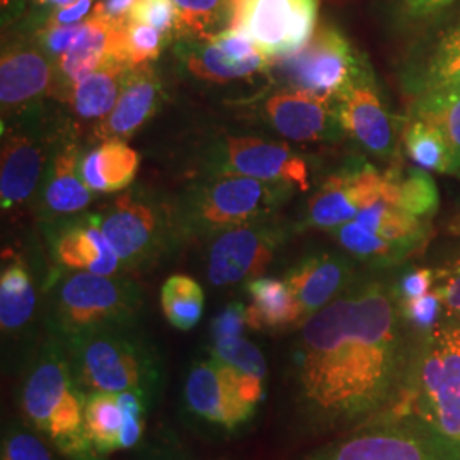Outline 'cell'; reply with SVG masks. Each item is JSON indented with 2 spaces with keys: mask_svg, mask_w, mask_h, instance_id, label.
I'll return each instance as SVG.
<instances>
[{
  "mask_svg": "<svg viewBox=\"0 0 460 460\" xmlns=\"http://www.w3.org/2000/svg\"><path fill=\"white\" fill-rule=\"evenodd\" d=\"M433 290L444 302L445 315L460 319V260L435 271Z\"/></svg>",
  "mask_w": 460,
  "mask_h": 460,
  "instance_id": "7bdbcfd3",
  "label": "cell"
},
{
  "mask_svg": "<svg viewBox=\"0 0 460 460\" xmlns=\"http://www.w3.org/2000/svg\"><path fill=\"white\" fill-rule=\"evenodd\" d=\"M125 421V412L115 393H91L85 397L84 428L91 442L102 456L118 450V437Z\"/></svg>",
  "mask_w": 460,
  "mask_h": 460,
  "instance_id": "836d02e7",
  "label": "cell"
},
{
  "mask_svg": "<svg viewBox=\"0 0 460 460\" xmlns=\"http://www.w3.org/2000/svg\"><path fill=\"white\" fill-rule=\"evenodd\" d=\"M51 256L70 271H89L115 277L123 271L119 258L101 229L99 215L68 220L49 241Z\"/></svg>",
  "mask_w": 460,
  "mask_h": 460,
  "instance_id": "ac0fdd59",
  "label": "cell"
},
{
  "mask_svg": "<svg viewBox=\"0 0 460 460\" xmlns=\"http://www.w3.org/2000/svg\"><path fill=\"white\" fill-rule=\"evenodd\" d=\"M264 113L279 135L294 142L332 140L343 130L336 101L302 89L275 93L266 99Z\"/></svg>",
  "mask_w": 460,
  "mask_h": 460,
  "instance_id": "2e32d148",
  "label": "cell"
},
{
  "mask_svg": "<svg viewBox=\"0 0 460 460\" xmlns=\"http://www.w3.org/2000/svg\"><path fill=\"white\" fill-rule=\"evenodd\" d=\"M457 176H459V178H460V172H457Z\"/></svg>",
  "mask_w": 460,
  "mask_h": 460,
  "instance_id": "9f6ffc18",
  "label": "cell"
},
{
  "mask_svg": "<svg viewBox=\"0 0 460 460\" xmlns=\"http://www.w3.org/2000/svg\"><path fill=\"white\" fill-rule=\"evenodd\" d=\"M128 21L148 24L165 36L176 33V9L172 0H137Z\"/></svg>",
  "mask_w": 460,
  "mask_h": 460,
  "instance_id": "b9f144b4",
  "label": "cell"
},
{
  "mask_svg": "<svg viewBox=\"0 0 460 460\" xmlns=\"http://www.w3.org/2000/svg\"><path fill=\"white\" fill-rule=\"evenodd\" d=\"M169 36L148 24L128 21L125 24V53L128 66L138 68L157 60Z\"/></svg>",
  "mask_w": 460,
  "mask_h": 460,
  "instance_id": "ab89813d",
  "label": "cell"
},
{
  "mask_svg": "<svg viewBox=\"0 0 460 460\" xmlns=\"http://www.w3.org/2000/svg\"><path fill=\"white\" fill-rule=\"evenodd\" d=\"M178 53L186 70L199 81L207 83L241 81L264 72L270 66V58L264 55L254 60L230 58L210 40H181Z\"/></svg>",
  "mask_w": 460,
  "mask_h": 460,
  "instance_id": "d4e9b609",
  "label": "cell"
},
{
  "mask_svg": "<svg viewBox=\"0 0 460 460\" xmlns=\"http://www.w3.org/2000/svg\"><path fill=\"white\" fill-rule=\"evenodd\" d=\"M79 163L75 146H66L57 154L45 188V205L51 214H79L93 201V190L84 182Z\"/></svg>",
  "mask_w": 460,
  "mask_h": 460,
  "instance_id": "83f0119b",
  "label": "cell"
},
{
  "mask_svg": "<svg viewBox=\"0 0 460 460\" xmlns=\"http://www.w3.org/2000/svg\"><path fill=\"white\" fill-rule=\"evenodd\" d=\"M193 460H198L193 457ZM205 460H241L237 459V457H232V456H220V457H210V459H205Z\"/></svg>",
  "mask_w": 460,
  "mask_h": 460,
  "instance_id": "db71d44e",
  "label": "cell"
},
{
  "mask_svg": "<svg viewBox=\"0 0 460 460\" xmlns=\"http://www.w3.org/2000/svg\"><path fill=\"white\" fill-rule=\"evenodd\" d=\"M435 285V271L431 268H410L393 283L397 302H406L427 296Z\"/></svg>",
  "mask_w": 460,
  "mask_h": 460,
  "instance_id": "f6af8a7d",
  "label": "cell"
},
{
  "mask_svg": "<svg viewBox=\"0 0 460 460\" xmlns=\"http://www.w3.org/2000/svg\"><path fill=\"white\" fill-rule=\"evenodd\" d=\"M101 229L125 271H144L167 247V229L154 208L123 195L99 215Z\"/></svg>",
  "mask_w": 460,
  "mask_h": 460,
  "instance_id": "4fadbf2b",
  "label": "cell"
},
{
  "mask_svg": "<svg viewBox=\"0 0 460 460\" xmlns=\"http://www.w3.org/2000/svg\"><path fill=\"white\" fill-rule=\"evenodd\" d=\"M43 159L40 146L26 135H13L4 142L0 169V203L4 212L31 198L43 172Z\"/></svg>",
  "mask_w": 460,
  "mask_h": 460,
  "instance_id": "7402d4cb",
  "label": "cell"
},
{
  "mask_svg": "<svg viewBox=\"0 0 460 460\" xmlns=\"http://www.w3.org/2000/svg\"><path fill=\"white\" fill-rule=\"evenodd\" d=\"M418 340L393 283L358 277L298 326L285 353L279 389L285 435L328 440L391 414L406 393Z\"/></svg>",
  "mask_w": 460,
  "mask_h": 460,
  "instance_id": "6da1fadb",
  "label": "cell"
},
{
  "mask_svg": "<svg viewBox=\"0 0 460 460\" xmlns=\"http://www.w3.org/2000/svg\"><path fill=\"white\" fill-rule=\"evenodd\" d=\"M408 91L414 96L460 87V26L454 22L448 26L433 49L416 62L406 77Z\"/></svg>",
  "mask_w": 460,
  "mask_h": 460,
  "instance_id": "484cf974",
  "label": "cell"
},
{
  "mask_svg": "<svg viewBox=\"0 0 460 460\" xmlns=\"http://www.w3.org/2000/svg\"><path fill=\"white\" fill-rule=\"evenodd\" d=\"M94 9V0H75L64 7H57L51 11L45 26L60 28V26H75L81 24L91 16Z\"/></svg>",
  "mask_w": 460,
  "mask_h": 460,
  "instance_id": "bcb514c9",
  "label": "cell"
},
{
  "mask_svg": "<svg viewBox=\"0 0 460 460\" xmlns=\"http://www.w3.org/2000/svg\"><path fill=\"white\" fill-rule=\"evenodd\" d=\"M132 68L125 62H110L70 87V106L83 119H104L115 108Z\"/></svg>",
  "mask_w": 460,
  "mask_h": 460,
  "instance_id": "4316f807",
  "label": "cell"
},
{
  "mask_svg": "<svg viewBox=\"0 0 460 460\" xmlns=\"http://www.w3.org/2000/svg\"><path fill=\"white\" fill-rule=\"evenodd\" d=\"M176 9V36L181 40H208L230 28L232 0H172Z\"/></svg>",
  "mask_w": 460,
  "mask_h": 460,
  "instance_id": "d6a6232c",
  "label": "cell"
},
{
  "mask_svg": "<svg viewBox=\"0 0 460 460\" xmlns=\"http://www.w3.org/2000/svg\"><path fill=\"white\" fill-rule=\"evenodd\" d=\"M161 307L172 328L191 331L201 321L205 292L197 279L188 275H172L161 288Z\"/></svg>",
  "mask_w": 460,
  "mask_h": 460,
  "instance_id": "e575fe53",
  "label": "cell"
},
{
  "mask_svg": "<svg viewBox=\"0 0 460 460\" xmlns=\"http://www.w3.org/2000/svg\"><path fill=\"white\" fill-rule=\"evenodd\" d=\"M357 279L348 256L321 251L300 258L283 279L296 296L305 321L341 296Z\"/></svg>",
  "mask_w": 460,
  "mask_h": 460,
  "instance_id": "e0dca14e",
  "label": "cell"
},
{
  "mask_svg": "<svg viewBox=\"0 0 460 460\" xmlns=\"http://www.w3.org/2000/svg\"><path fill=\"white\" fill-rule=\"evenodd\" d=\"M118 401H119V406L123 412H128L133 416H146L148 412L144 399L135 393H121V394H118Z\"/></svg>",
  "mask_w": 460,
  "mask_h": 460,
  "instance_id": "f907efd6",
  "label": "cell"
},
{
  "mask_svg": "<svg viewBox=\"0 0 460 460\" xmlns=\"http://www.w3.org/2000/svg\"><path fill=\"white\" fill-rule=\"evenodd\" d=\"M247 326L254 331H283L300 326L304 314L285 279L260 277L246 283Z\"/></svg>",
  "mask_w": 460,
  "mask_h": 460,
  "instance_id": "603a6c76",
  "label": "cell"
},
{
  "mask_svg": "<svg viewBox=\"0 0 460 460\" xmlns=\"http://www.w3.org/2000/svg\"><path fill=\"white\" fill-rule=\"evenodd\" d=\"M85 397L66 346L51 336L21 367L16 387L19 418L53 448L85 433Z\"/></svg>",
  "mask_w": 460,
  "mask_h": 460,
  "instance_id": "3957f363",
  "label": "cell"
},
{
  "mask_svg": "<svg viewBox=\"0 0 460 460\" xmlns=\"http://www.w3.org/2000/svg\"><path fill=\"white\" fill-rule=\"evenodd\" d=\"M397 186L395 207L421 220H429L438 210V190L425 169L414 165L402 171H391Z\"/></svg>",
  "mask_w": 460,
  "mask_h": 460,
  "instance_id": "8d00e7d4",
  "label": "cell"
},
{
  "mask_svg": "<svg viewBox=\"0 0 460 460\" xmlns=\"http://www.w3.org/2000/svg\"><path fill=\"white\" fill-rule=\"evenodd\" d=\"M290 460H460V444L414 414H387Z\"/></svg>",
  "mask_w": 460,
  "mask_h": 460,
  "instance_id": "8992f818",
  "label": "cell"
},
{
  "mask_svg": "<svg viewBox=\"0 0 460 460\" xmlns=\"http://www.w3.org/2000/svg\"><path fill=\"white\" fill-rule=\"evenodd\" d=\"M36 311L33 279L21 260H13L0 275V326L2 336L13 340L26 328Z\"/></svg>",
  "mask_w": 460,
  "mask_h": 460,
  "instance_id": "f1b7e54d",
  "label": "cell"
},
{
  "mask_svg": "<svg viewBox=\"0 0 460 460\" xmlns=\"http://www.w3.org/2000/svg\"><path fill=\"white\" fill-rule=\"evenodd\" d=\"M217 174H239L260 181L298 188L309 186L307 163L285 144L258 137H224L212 154Z\"/></svg>",
  "mask_w": 460,
  "mask_h": 460,
  "instance_id": "7c38bea8",
  "label": "cell"
},
{
  "mask_svg": "<svg viewBox=\"0 0 460 460\" xmlns=\"http://www.w3.org/2000/svg\"><path fill=\"white\" fill-rule=\"evenodd\" d=\"M336 106L343 130L362 147L382 159L394 155V125L368 66L336 99Z\"/></svg>",
  "mask_w": 460,
  "mask_h": 460,
  "instance_id": "9a60e30c",
  "label": "cell"
},
{
  "mask_svg": "<svg viewBox=\"0 0 460 460\" xmlns=\"http://www.w3.org/2000/svg\"><path fill=\"white\" fill-rule=\"evenodd\" d=\"M355 222L377 234L384 241L406 247L411 252L425 246L429 232L427 220L408 214L385 199H380L376 205L362 210Z\"/></svg>",
  "mask_w": 460,
  "mask_h": 460,
  "instance_id": "f546056e",
  "label": "cell"
},
{
  "mask_svg": "<svg viewBox=\"0 0 460 460\" xmlns=\"http://www.w3.org/2000/svg\"><path fill=\"white\" fill-rule=\"evenodd\" d=\"M380 199L397 203V186L393 172L380 174L377 169L363 165L343 171L321 184L307 203L305 227L332 230L357 218L365 208Z\"/></svg>",
  "mask_w": 460,
  "mask_h": 460,
  "instance_id": "8fae6325",
  "label": "cell"
},
{
  "mask_svg": "<svg viewBox=\"0 0 460 460\" xmlns=\"http://www.w3.org/2000/svg\"><path fill=\"white\" fill-rule=\"evenodd\" d=\"M146 431V416H133L125 412V421L118 437V450H130L140 444Z\"/></svg>",
  "mask_w": 460,
  "mask_h": 460,
  "instance_id": "681fc988",
  "label": "cell"
},
{
  "mask_svg": "<svg viewBox=\"0 0 460 460\" xmlns=\"http://www.w3.org/2000/svg\"><path fill=\"white\" fill-rule=\"evenodd\" d=\"M331 234L351 258L372 268H393L412 254L410 249L384 241L355 220L331 230Z\"/></svg>",
  "mask_w": 460,
  "mask_h": 460,
  "instance_id": "1f68e13d",
  "label": "cell"
},
{
  "mask_svg": "<svg viewBox=\"0 0 460 460\" xmlns=\"http://www.w3.org/2000/svg\"><path fill=\"white\" fill-rule=\"evenodd\" d=\"M241 372L212 355L186 367L181 387L182 420L208 438H230L244 431L260 408L239 389Z\"/></svg>",
  "mask_w": 460,
  "mask_h": 460,
  "instance_id": "ba28073f",
  "label": "cell"
},
{
  "mask_svg": "<svg viewBox=\"0 0 460 460\" xmlns=\"http://www.w3.org/2000/svg\"><path fill=\"white\" fill-rule=\"evenodd\" d=\"M137 0H99L93 9V16L104 17L108 21L127 24Z\"/></svg>",
  "mask_w": 460,
  "mask_h": 460,
  "instance_id": "c3c4849f",
  "label": "cell"
},
{
  "mask_svg": "<svg viewBox=\"0 0 460 460\" xmlns=\"http://www.w3.org/2000/svg\"><path fill=\"white\" fill-rule=\"evenodd\" d=\"M404 148L414 165L442 174L452 172L450 148L444 135L425 119L412 118L404 130Z\"/></svg>",
  "mask_w": 460,
  "mask_h": 460,
  "instance_id": "d590c367",
  "label": "cell"
},
{
  "mask_svg": "<svg viewBox=\"0 0 460 460\" xmlns=\"http://www.w3.org/2000/svg\"><path fill=\"white\" fill-rule=\"evenodd\" d=\"M281 243V232L268 220L217 234L207 254L208 281L230 287L263 277Z\"/></svg>",
  "mask_w": 460,
  "mask_h": 460,
  "instance_id": "5bb4252c",
  "label": "cell"
},
{
  "mask_svg": "<svg viewBox=\"0 0 460 460\" xmlns=\"http://www.w3.org/2000/svg\"><path fill=\"white\" fill-rule=\"evenodd\" d=\"M74 376L85 394L135 393L152 411L164 393L165 363L137 323L101 329L66 346Z\"/></svg>",
  "mask_w": 460,
  "mask_h": 460,
  "instance_id": "7a4b0ae2",
  "label": "cell"
},
{
  "mask_svg": "<svg viewBox=\"0 0 460 460\" xmlns=\"http://www.w3.org/2000/svg\"><path fill=\"white\" fill-rule=\"evenodd\" d=\"M142 305V290L132 279L74 271L51 294L49 336L66 348L101 329L137 323Z\"/></svg>",
  "mask_w": 460,
  "mask_h": 460,
  "instance_id": "5b68a950",
  "label": "cell"
},
{
  "mask_svg": "<svg viewBox=\"0 0 460 460\" xmlns=\"http://www.w3.org/2000/svg\"><path fill=\"white\" fill-rule=\"evenodd\" d=\"M292 188L239 174H217L191 188L178 212L186 235H217L224 230L266 222Z\"/></svg>",
  "mask_w": 460,
  "mask_h": 460,
  "instance_id": "52a82bcc",
  "label": "cell"
},
{
  "mask_svg": "<svg viewBox=\"0 0 460 460\" xmlns=\"http://www.w3.org/2000/svg\"><path fill=\"white\" fill-rule=\"evenodd\" d=\"M319 0H232L230 28L239 30L270 60L304 49L317 30Z\"/></svg>",
  "mask_w": 460,
  "mask_h": 460,
  "instance_id": "9c48e42d",
  "label": "cell"
},
{
  "mask_svg": "<svg viewBox=\"0 0 460 460\" xmlns=\"http://www.w3.org/2000/svg\"><path fill=\"white\" fill-rule=\"evenodd\" d=\"M140 157L125 140H102L91 148L79 163L84 182L98 193H116L132 184Z\"/></svg>",
  "mask_w": 460,
  "mask_h": 460,
  "instance_id": "cb8c5ba5",
  "label": "cell"
},
{
  "mask_svg": "<svg viewBox=\"0 0 460 460\" xmlns=\"http://www.w3.org/2000/svg\"><path fill=\"white\" fill-rule=\"evenodd\" d=\"M247 326V305L243 302H232L215 315L210 323L212 341L243 338Z\"/></svg>",
  "mask_w": 460,
  "mask_h": 460,
  "instance_id": "ee69618b",
  "label": "cell"
},
{
  "mask_svg": "<svg viewBox=\"0 0 460 460\" xmlns=\"http://www.w3.org/2000/svg\"><path fill=\"white\" fill-rule=\"evenodd\" d=\"M454 2L456 0H402L401 11L404 19L420 22L444 13Z\"/></svg>",
  "mask_w": 460,
  "mask_h": 460,
  "instance_id": "7dc6e473",
  "label": "cell"
},
{
  "mask_svg": "<svg viewBox=\"0 0 460 460\" xmlns=\"http://www.w3.org/2000/svg\"><path fill=\"white\" fill-rule=\"evenodd\" d=\"M412 118L425 119L440 130L450 148L452 172H460V87L416 96Z\"/></svg>",
  "mask_w": 460,
  "mask_h": 460,
  "instance_id": "4dcf8cb0",
  "label": "cell"
},
{
  "mask_svg": "<svg viewBox=\"0 0 460 460\" xmlns=\"http://www.w3.org/2000/svg\"><path fill=\"white\" fill-rule=\"evenodd\" d=\"M367 66L345 34L329 24L317 28L313 40L296 55L279 60L281 74L294 89L334 101Z\"/></svg>",
  "mask_w": 460,
  "mask_h": 460,
  "instance_id": "30bf717a",
  "label": "cell"
},
{
  "mask_svg": "<svg viewBox=\"0 0 460 460\" xmlns=\"http://www.w3.org/2000/svg\"><path fill=\"white\" fill-rule=\"evenodd\" d=\"M391 414H414L460 444V319L420 336L406 393Z\"/></svg>",
  "mask_w": 460,
  "mask_h": 460,
  "instance_id": "277c9868",
  "label": "cell"
},
{
  "mask_svg": "<svg viewBox=\"0 0 460 460\" xmlns=\"http://www.w3.org/2000/svg\"><path fill=\"white\" fill-rule=\"evenodd\" d=\"M450 230H452L456 235H460V212L456 215V218L450 222Z\"/></svg>",
  "mask_w": 460,
  "mask_h": 460,
  "instance_id": "f5cc1de1",
  "label": "cell"
},
{
  "mask_svg": "<svg viewBox=\"0 0 460 460\" xmlns=\"http://www.w3.org/2000/svg\"><path fill=\"white\" fill-rule=\"evenodd\" d=\"M49 440L28 427L21 418H11L2 427L0 460H58Z\"/></svg>",
  "mask_w": 460,
  "mask_h": 460,
  "instance_id": "74e56055",
  "label": "cell"
},
{
  "mask_svg": "<svg viewBox=\"0 0 460 460\" xmlns=\"http://www.w3.org/2000/svg\"><path fill=\"white\" fill-rule=\"evenodd\" d=\"M208 355L224 363H229L234 368L251 377L266 380L268 376V365L264 360L261 348L246 338H229V340L212 341V346L208 348Z\"/></svg>",
  "mask_w": 460,
  "mask_h": 460,
  "instance_id": "f35d334b",
  "label": "cell"
},
{
  "mask_svg": "<svg viewBox=\"0 0 460 460\" xmlns=\"http://www.w3.org/2000/svg\"><path fill=\"white\" fill-rule=\"evenodd\" d=\"M53 70L43 49L16 45L4 49L0 62V102L16 108L49 89Z\"/></svg>",
  "mask_w": 460,
  "mask_h": 460,
  "instance_id": "44dd1931",
  "label": "cell"
},
{
  "mask_svg": "<svg viewBox=\"0 0 460 460\" xmlns=\"http://www.w3.org/2000/svg\"><path fill=\"white\" fill-rule=\"evenodd\" d=\"M161 83L152 66L132 68L125 79L121 94L110 115L101 119L98 137L102 140H125L138 132L157 113Z\"/></svg>",
  "mask_w": 460,
  "mask_h": 460,
  "instance_id": "ffe728a7",
  "label": "cell"
},
{
  "mask_svg": "<svg viewBox=\"0 0 460 460\" xmlns=\"http://www.w3.org/2000/svg\"><path fill=\"white\" fill-rule=\"evenodd\" d=\"M456 22H457V24H459V26H460V17H459V19H457V21H456Z\"/></svg>",
  "mask_w": 460,
  "mask_h": 460,
  "instance_id": "11a10c76",
  "label": "cell"
},
{
  "mask_svg": "<svg viewBox=\"0 0 460 460\" xmlns=\"http://www.w3.org/2000/svg\"><path fill=\"white\" fill-rule=\"evenodd\" d=\"M399 309L404 323L416 336L431 332L445 319L444 302L435 290L428 292L427 296L399 302Z\"/></svg>",
  "mask_w": 460,
  "mask_h": 460,
  "instance_id": "60d3db41",
  "label": "cell"
},
{
  "mask_svg": "<svg viewBox=\"0 0 460 460\" xmlns=\"http://www.w3.org/2000/svg\"><path fill=\"white\" fill-rule=\"evenodd\" d=\"M55 62L57 72L70 87L110 62L128 64L125 53V24L91 14L84 21L81 34L72 49H66Z\"/></svg>",
  "mask_w": 460,
  "mask_h": 460,
  "instance_id": "d6986e66",
  "label": "cell"
},
{
  "mask_svg": "<svg viewBox=\"0 0 460 460\" xmlns=\"http://www.w3.org/2000/svg\"><path fill=\"white\" fill-rule=\"evenodd\" d=\"M40 5H45V7H51V9H57V7H64V5H68V4H72V2H75V0H36Z\"/></svg>",
  "mask_w": 460,
  "mask_h": 460,
  "instance_id": "816d5d0a",
  "label": "cell"
}]
</instances>
